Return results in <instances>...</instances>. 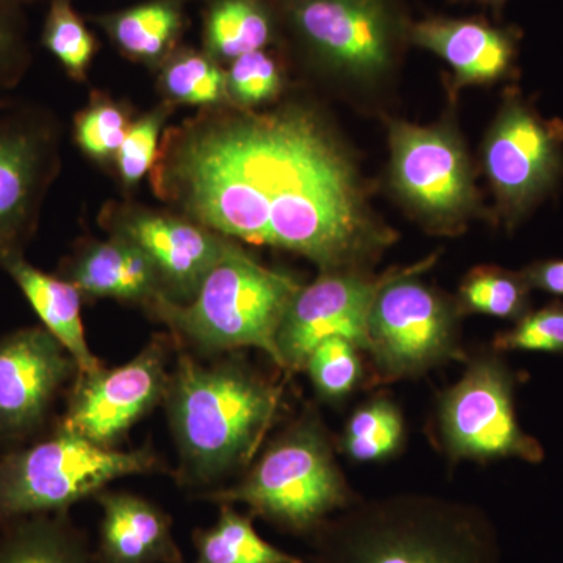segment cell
<instances>
[{"label": "cell", "instance_id": "cell-1", "mask_svg": "<svg viewBox=\"0 0 563 563\" xmlns=\"http://www.w3.org/2000/svg\"><path fill=\"white\" fill-rule=\"evenodd\" d=\"M151 185L174 213L321 272H362L395 242L339 141L298 106L202 109L165 132Z\"/></svg>", "mask_w": 563, "mask_h": 563}, {"label": "cell", "instance_id": "cell-2", "mask_svg": "<svg viewBox=\"0 0 563 563\" xmlns=\"http://www.w3.org/2000/svg\"><path fill=\"white\" fill-rule=\"evenodd\" d=\"M166 402L187 483L209 485L252 461L282 406V388L246 363L203 365L180 354Z\"/></svg>", "mask_w": 563, "mask_h": 563}, {"label": "cell", "instance_id": "cell-3", "mask_svg": "<svg viewBox=\"0 0 563 563\" xmlns=\"http://www.w3.org/2000/svg\"><path fill=\"white\" fill-rule=\"evenodd\" d=\"M313 537V563H501L483 510L432 496L352 503Z\"/></svg>", "mask_w": 563, "mask_h": 563}, {"label": "cell", "instance_id": "cell-4", "mask_svg": "<svg viewBox=\"0 0 563 563\" xmlns=\"http://www.w3.org/2000/svg\"><path fill=\"white\" fill-rule=\"evenodd\" d=\"M301 287L242 250L211 269L191 301L161 296L147 310L203 354L255 347L279 366L277 333Z\"/></svg>", "mask_w": 563, "mask_h": 563}, {"label": "cell", "instance_id": "cell-5", "mask_svg": "<svg viewBox=\"0 0 563 563\" xmlns=\"http://www.w3.org/2000/svg\"><path fill=\"white\" fill-rule=\"evenodd\" d=\"M206 498L243 504L252 517L295 533L317 532L354 503L328 431L312 412L282 432L244 479Z\"/></svg>", "mask_w": 563, "mask_h": 563}, {"label": "cell", "instance_id": "cell-6", "mask_svg": "<svg viewBox=\"0 0 563 563\" xmlns=\"http://www.w3.org/2000/svg\"><path fill=\"white\" fill-rule=\"evenodd\" d=\"M162 468L150 448L120 451L57 428L0 457V526L33 515L68 514L114 481Z\"/></svg>", "mask_w": 563, "mask_h": 563}, {"label": "cell", "instance_id": "cell-7", "mask_svg": "<svg viewBox=\"0 0 563 563\" xmlns=\"http://www.w3.org/2000/svg\"><path fill=\"white\" fill-rule=\"evenodd\" d=\"M433 261L399 268L374 299L366 352L376 383L409 379L443 363L465 361L457 306L420 279Z\"/></svg>", "mask_w": 563, "mask_h": 563}, {"label": "cell", "instance_id": "cell-8", "mask_svg": "<svg viewBox=\"0 0 563 563\" xmlns=\"http://www.w3.org/2000/svg\"><path fill=\"white\" fill-rule=\"evenodd\" d=\"M515 388L517 376L499 352L468 362L461 380L442 393L437 404V433L448 457L543 462L542 443L518 421Z\"/></svg>", "mask_w": 563, "mask_h": 563}, {"label": "cell", "instance_id": "cell-9", "mask_svg": "<svg viewBox=\"0 0 563 563\" xmlns=\"http://www.w3.org/2000/svg\"><path fill=\"white\" fill-rule=\"evenodd\" d=\"M62 131L35 103L0 110V266L24 254L60 172Z\"/></svg>", "mask_w": 563, "mask_h": 563}, {"label": "cell", "instance_id": "cell-10", "mask_svg": "<svg viewBox=\"0 0 563 563\" xmlns=\"http://www.w3.org/2000/svg\"><path fill=\"white\" fill-rule=\"evenodd\" d=\"M390 180L404 203L437 232H454L476 210L470 161L450 125L390 122Z\"/></svg>", "mask_w": 563, "mask_h": 563}, {"label": "cell", "instance_id": "cell-11", "mask_svg": "<svg viewBox=\"0 0 563 563\" xmlns=\"http://www.w3.org/2000/svg\"><path fill=\"white\" fill-rule=\"evenodd\" d=\"M282 14L325 69L373 80L390 69L399 22L390 0H282Z\"/></svg>", "mask_w": 563, "mask_h": 563}, {"label": "cell", "instance_id": "cell-12", "mask_svg": "<svg viewBox=\"0 0 563 563\" xmlns=\"http://www.w3.org/2000/svg\"><path fill=\"white\" fill-rule=\"evenodd\" d=\"M563 125L547 121L521 99H509L487 133L483 165L507 224L543 199L563 169Z\"/></svg>", "mask_w": 563, "mask_h": 563}, {"label": "cell", "instance_id": "cell-13", "mask_svg": "<svg viewBox=\"0 0 563 563\" xmlns=\"http://www.w3.org/2000/svg\"><path fill=\"white\" fill-rule=\"evenodd\" d=\"M101 222L110 235L129 240L151 258L166 298L174 302L191 301L211 269L242 251L235 240L174 211L109 203Z\"/></svg>", "mask_w": 563, "mask_h": 563}, {"label": "cell", "instance_id": "cell-14", "mask_svg": "<svg viewBox=\"0 0 563 563\" xmlns=\"http://www.w3.org/2000/svg\"><path fill=\"white\" fill-rule=\"evenodd\" d=\"M168 351L166 340H154L124 365L77 374L60 424L92 443L113 448L165 399Z\"/></svg>", "mask_w": 563, "mask_h": 563}, {"label": "cell", "instance_id": "cell-15", "mask_svg": "<svg viewBox=\"0 0 563 563\" xmlns=\"http://www.w3.org/2000/svg\"><path fill=\"white\" fill-rule=\"evenodd\" d=\"M366 276L355 269L322 272L299 288L277 333L279 366L301 372L310 352L331 336L350 340L362 352L368 347V317L377 292L395 276Z\"/></svg>", "mask_w": 563, "mask_h": 563}, {"label": "cell", "instance_id": "cell-16", "mask_svg": "<svg viewBox=\"0 0 563 563\" xmlns=\"http://www.w3.org/2000/svg\"><path fill=\"white\" fill-rule=\"evenodd\" d=\"M77 363L43 325L0 336V440L21 442L46 424Z\"/></svg>", "mask_w": 563, "mask_h": 563}, {"label": "cell", "instance_id": "cell-17", "mask_svg": "<svg viewBox=\"0 0 563 563\" xmlns=\"http://www.w3.org/2000/svg\"><path fill=\"white\" fill-rule=\"evenodd\" d=\"M409 36L451 66L454 90L504 79L517 52L512 33L479 20L432 18L413 24Z\"/></svg>", "mask_w": 563, "mask_h": 563}, {"label": "cell", "instance_id": "cell-18", "mask_svg": "<svg viewBox=\"0 0 563 563\" xmlns=\"http://www.w3.org/2000/svg\"><path fill=\"white\" fill-rule=\"evenodd\" d=\"M101 506L99 547L101 563H181L173 521L154 503L125 492L103 490L95 496Z\"/></svg>", "mask_w": 563, "mask_h": 563}, {"label": "cell", "instance_id": "cell-19", "mask_svg": "<svg viewBox=\"0 0 563 563\" xmlns=\"http://www.w3.org/2000/svg\"><path fill=\"white\" fill-rule=\"evenodd\" d=\"M62 277L76 285L81 296L139 302L146 309L166 296L151 258L136 244L117 235L73 254L63 263Z\"/></svg>", "mask_w": 563, "mask_h": 563}, {"label": "cell", "instance_id": "cell-20", "mask_svg": "<svg viewBox=\"0 0 563 563\" xmlns=\"http://www.w3.org/2000/svg\"><path fill=\"white\" fill-rule=\"evenodd\" d=\"M3 269L31 303L41 325L54 335L77 363L79 374L101 368V361L88 346L81 321V292L62 276L41 272L25 258L14 255L3 263Z\"/></svg>", "mask_w": 563, "mask_h": 563}, {"label": "cell", "instance_id": "cell-21", "mask_svg": "<svg viewBox=\"0 0 563 563\" xmlns=\"http://www.w3.org/2000/svg\"><path fill=\"white\" fill-rule=\"evenodd\" d=\"M129 60L158 66L177 49L184 31L181 0H146L96 18Z\"/></svg>", "mask_w": 563, "mask_h": 563}, {"label": "cell", "instance_id": "cell-22", "mask_svg": "<svg viewBox=\"0 0 563 563\" xmlns=\"http://www.w3.org/2000/svg\"><path fill=\"white\" fill-rule=\"evenodd\" d=\"M0 563H95V555L68 514H46L0 526Z\"/></svg>", "mask_w": 563, "mask_h": 563}, {"label": "cell", "instance_id": "cell-23", "mask_svg": "<svg viewBox=\"0 0 563 563\" xmlns=\"http://www.w3.org/2000/svg\"><path fill=\"white\" fill-rule=\"evenodd\" d=\"M274 33L276 20L265 0H210L203 14V51L222 66L265 51Z\"/></svg>", "mask_w": 563, "mask_h": 563}, {"label": "cell", "instance_id": "cell-24", "mask_svg": "<svg viewBox=\"0 0 563 563\" xmlns=\"http://www.w3.org/2000/svg\"><path fill=\"white\" fill-rule=\"evenodd\" d=\"M192 543V563H307L266 542L255 529L254 517L239 512L231 504H221L218 520L198 529Z\"/></svg>", "mask_w": 563, "mask_h": 563}, {"label": "cell", "instance_id": "cell-25", "mask_svg": "<svg viewBox=\"0 0 563 563\" xmlns=\"http://www.w3.org/2000/svg\"><path fill=\"white\" fill-rule=\"evenodd\" d=\"M158 88L165 101L173 106L201 109L232 106L224 68L203 49L177 47L161 65Z\"/></svg>", "mask_w": 563, "mask_h": 563}, {"label": "cell", "instance_id": "cell-26", "mask_svg": "<svg viewBox=\"0 0 563 563\" xmlns=\"http://www.w3.org/2000/svg\"><path fill=\"white\" fill-rule=\"evenodd\" d=\"M531 290L523 273L501 266H476L459 288V313H477L499 320L518 321L531 312Z\"/></svg>", "mask_w": 563, "mask_h": 563}, {"label": "cell", "instance_id": "cell-27", "mask_svg": "<svg viewBox=\"0 0 563 563\" xmlns=\"http://www.w3.org/2000/svg\"><path fill=\"white\" fill-rule=\"evenodd\" d=\"M404 429L399 407L391 399L374 398L351 415L340 448L351 461L383 462L398 453L404 442Z\"/></svg>", "mask_w": 563, "mask_h": 563}, {"label": "cell", "instance_id": "cell-28", "mask_svg": "<svg viewBox=\"0 0 563 563\" xmlns=\"http://www.w3.org/2000/svg\"><path fill=\"white\" fill-rule=\"evenodd\" d=\"M41 44L60 63L69 79L87 80L98 41L74 9L73 0H49Z\"/></svg>", "mask_w": 563, "mask_h": 563}, {"label": "cell", "instance_id": "cell-29", "mask_svg": "<svg viewBox=\"0 0 563 563\" xmlns=\"http://www.w3.org/2000/svg\"><path fill=\"white\" fill-rule=\"evenodd\" d=\"M132 122V111L124 102L99 92L74 118V141L91 161L114 163Z\"/></svg>", "mask_w": 563, "mask_h": 563}, {"label": "cell", "instance_id": "cell-30", "mask_svg": "<svg viewBox=\"0 0 563 563\" xmlns=\"http://www.w3.org/2000/svg\"><path fill=\"white\" fill-rule=\"evenodd\" d=\"M361 352L342 336H331L310 352L303 369L322 399L340 401L361 385L365 376Z\"/></svg>", "mask_w": 563, "mask_h": 563}, {"label": "cell", "instance_id": "cell-31", "mask_svg": "<svg viewBox=\"0 0 563 563\" xmlns=\"http://www.w3.org/2000/svg\"><path fill=\"white\" fill-rule=\"evenodd\" d=\"M174 107L176 106L163 101L161 106L132 122L113 163L122 187H136L154 168L161 151L163 129L172 117Z\"/></svg>", "mask_w": 563, "mask_h": 563}, {"label": "cell", "instance_id": "cell-32", "mask_svg": "<svg viewBox=\"0 0 563 563\" xmlns=\"http://www.w3.org/2000/svg\"><path fill=\"white\" fill-rule=\"evenodd\" d=\"M225 84L232 106L250 110L277 98L284 81L272 55L257 51L242 55L229 65Z\"/></svg>", "mask_w": 563, "mask_h": 563}, {"label": "cell", "instance_id": "cell-33", "mask_svg": "<svg viewBox=\"0 0 563 563\" xmlns=\"http://www.w3.org/2000/svg\"><path fill=\"white\" fill-rule=\"evenodd\" d=\"M496 352H542L563 355V299L531 310L515 321L509 331L493 340Z\"/></svg>", "mask_w": 563, "mask_h": 563}, {"label": "cell", "instance_id": "cell-34", "mask_svg": "<svg viewBox=\"0 0 563 563\" xmlns=\"http://www.w3.org/2000/svg\"><path fill=\"white\" fill-rule=\"evenodd\" d=\"M31 63L24 9L9 0H0V96L13 90L24 79Z\"/></svg>", "mask_w": 563, "mask_h": 563}, {"label": "cell", "instance_id": "cell-35", "mask_svg": "<svg viewBox=\"0 0 563 563\" xmlns=\"http://www.w3.org/2000/svg\"><path fill=\"white\" fill-rule=\"evenodd\" d=\"M521 273L532 290L544 291L563 299V261L531 263Z\"/></svg>", "mask_w": 563, "mask_h": 563}, {"label": "cell", "instance_id": "cell-36", "mask_svg": "<svg viewBox=\"0 0 563 563\" xmlns=\"http://www.w3.org/2000/svg\"><path fill=\"white\" fill-rule=\"evenodd\" d=\"M463 2L483 3V5L495 7V9H499V7H503V3L506 2V0H463Z\"/></svg>", "mask_w": 563, "mask_h": 563}, {"label": "cell", "instance_id": "cell-37", "mask_svg": "<svg viewBox=\"0 0 563 563\" xmlns=\"http://www.w3.org/2000/svg\"><path fill=\"white\" fill-rule=\"evenodd\" d=\"M9 2L14 3V5L22 7L24 9L25 5H31V3L40 2V0H9ZM49 2V0H47Z\"/></svg>", "mask_w": 563, "mask_h": 563}, {"label": "cell", "instance_id": "cell-38", "mask_svg": "<svg viewBox=\"0 0 563 563\" xmlns=\"http://www.w3.org/2000/svg\"><path fill=\"white\" fill-rule=\"evenodd\" d=\"M307 563H309V562H307ZM312 563H313V562H312Z\"/></svg>", "mask_w": 563, "mask_h": 563}]
</instances>
